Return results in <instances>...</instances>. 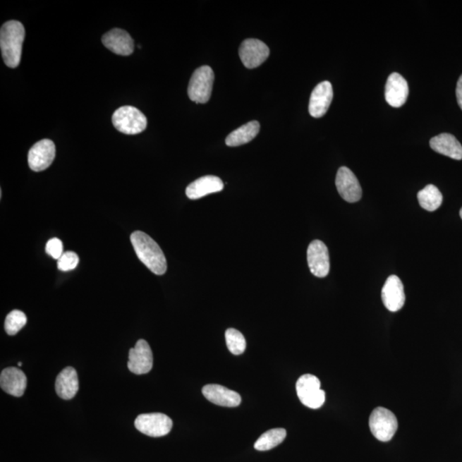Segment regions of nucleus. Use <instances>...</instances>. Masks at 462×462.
Here are the masks:
<instances>
[{"label":"nucleus","mask_w":462,"mask_h":462,"mask_svg":"<svg viewBox=\"0 0 462 462\" xmlns=\"http://www.w3.org/2000/svg\"><path fill=\"white\" fill-rule=\"evenodd\" d=\"M131 243L139 260L156 275H163L167 270V262L162 249L146 233L135 231L130 236Z\"/></svg>","instance_id":"nucleus-1"},{"label":"nucleus","mask_w":462,"mask_h":462,"mask_svg":"<svg viewBox=\"0 0 462 462\" xmlns=\"http://www.w3.org/2000/svg\"><path fill=\"white\" fill-rule=\"evenodd\" d=\"M25 30L18 21H9L3 24L0 30V47L6 66L16 68L21 61L23 44Z\"/></svg>","instance_id":"nucleus-2"},{"label":"nucleus","mask_w":462,"mask_h":462,"mask_svg":"<svg viewBox=\"0 0 462 462\" xmlns=\"http://www.w3.org/2000/svg\"><path fill=\"white\" fill-rule=\"evenodd\" d=\"M112 123L123 134L138 135L146 130L147 119L138 108L126 106L114 112Z\"/></svg>","instance_id":"nucleus-3"},{"label":"nucleus","mask_w":462,"mask_h":462,"mask_svg":"<svg viewBox=\"0 0 462 462\" xmlns=\"http://www.w3.org/2000/svg\"><path fill=\"white\" fill-rule=\"evenodd\" d=\"M214 73L210 66L198 68L193 74L188 87V97L197 104H205L210 99L214 87Z\"/></svg>","instance_id":"nucleus-4"},{"label":"nucleus","mask_w":462,"mask_h":462,"mask_svg":"<svg viewBox=\"0 0 462 462\" xmlns=\"http://www.w3.org/2000/svg\"><path fill=\"white\" fill-rule=\"evenodd\" d=\"M369 427L372 435L381 442H389L399 428V421L394 413L384 408H377L369 419Z\"/></svg>","instance_id":"nucleus-5"},{"label":"nucleus","mask_w":462,"mask_h":462,"mask_svg":"<svg viewBox=\"0 0 462 462\" xmlns=\"http://www.w3.org/2000/svg\"><path fill=\"white\" fill-rule=\"evenodd\" d=\"M318 377L305 375L296 383V392L301 403L312 409H318L324 403L325 392L321 389Z\"/></svg>","instance_id":"nucleus-6"},{"label":"nucleus","mask_w":462,"mask_h":462,"mask_svg":"<svg viewBox=\"0 0 462 462\" xmlns=\"http://www.w3.org/2000/svg\"><path fill=\"white\" fill-rule=\"evenodd\" d=\"M172 420L162 413H144L135 421V427L145 435L159 437L167 435L172 428Z\"/></svg>","instance_id":"nucleus-7"},{"label":"nucleus","mask_w":462,"mask_h":462,"mask_svg":"<svg viewBox=\"0 0 462 462\" xmlns=\"http://www.w3.org/2000/svg\"><path fill=\"white\" fill-rule=\"evenodd\" d=\"M270 55V49L263 42L257 39H247L239 48V56L245 67L255 69L259 67Z\"/></svg>","instance_id":"nucleus-8"},{"label":"nucleus","mask_w":462,"mask_h":462,"mask_svg":"<svg viewBox=\"0 0 462 462\" xmlns=\"http://www.w3.org/2000/svg\"><path fill=\"white\" fill-rule=\"evenodd\" d=\"M154 365V357L147 341L140 339L128 353V367L136 375H146Z\"/></svg>","instance_id":"nucleus-9"},{"label":"nucleus","mask_w":462,"mask_h":462,"mask_svg":"<svg viewBox=\"0 0 462 462\" xmlns=\"http://www.w3.org/2000/svg\"><path fill=\"white\" fill-rule=\"evenodd\" d=\"M336 186L341 198L349 203L359 202L363 196L358 179L348 167H341L337 171Z\"/></svg>","instance_id":"nucleus-10"},{"label":"nucleus","mask_w":462,"mask_h":462,"mask_svg":"<svg viewBox=\"0 0 462 462\" xmlns=\"http://www.w3.org/2000/svg\"><path fill=\"white\" fill-rule=\"evenodd\" d=\"M56 147L51 140L44 139L35 143L29 152V166L34 171H42L51 166L55 159Z\"/></svg>","instance_id":"nucleus-11"},{"label":"nucleus","mask_w":462,"mask_h":462,"mask_svg":"<svg viewBox=\"0 0 462 462\" xmlns=\"http://www.w3.org/2000/svg\"><path fill=\"white\" fill-rule=\"evenodd\" d=\"M308 263L312 274L317 277L327 276L329 272V251L323 242L313 241L308 248Z\"/></svg>","instance_id":"nucleus-12"},{"label":"nucleus","mask_w":462,"mask_h":462,"mask_svg":"<svg viewBox=\"0 0 462 462\" xmlns=\"http://www.w3.org/2000/svg\"><path fill=\"white\" fill-rule=\"evenodd\" d=\"M382 300L389 311L401 310L405 304V293L403 283L399 276H389L382 288Z\"/></svg>","instance_id":"nucleus-13"},{"label":"nucleus","mask_w":462,"mask_h":462,"mask_svg":"<svg viewBox=\"0 0 462 462\" xmlns=\"http://www.w3.org/2000/svg\"><path fill=\"white\" fill-rule=\"evenodd\" d=\"M333 99V88L332 83L322 82L316 86L312 92L309 102V114L313 118H319L327 114Z\"/></svg>","instance_id":"nucleus-14"},{"label":"nucleus","mask_w":462,"mask_h":462,"mask_svg":"<svg viewBox=\"0 0 462 462\" xmlns=\"http://www.w3.org/2000/svg\"><path fill=\"white\" fill-rule=\"evenodd\" d=\"M409 92L408 84L399 73L389 76L385 86V99L392 107H401L407 102Z\"/></svg>","instance_id":"nucleus-15"},{"label":"nucleus","mask_w":462,"mask_h":462,"mask_svg":"<svg viewBox=\"0 0 462 462\" xmlns=\"http://www.w3.org/2000/svg\"><path fill=\"white\" fill-rule=\"evenodd\" d=\"M102 43L104 47L114 54L128 56L133 54L134 41L130 34L120 29H114L103 35Z\"/></svg>","instance_id":"nucleus-16"},{"label":"nucleus","mask_w":462,"mask_h":462,"mask_svg":"<svg viewBox=\"0 0 462 462\" xmlns=\"http://www.w3.org/2000/svg\"><path fill=\"white\" fill-rule=\"evenodd\" d=\"M202 393L211 403L222 407L235 408L242 401L238 393L219 384H207L203 387Z\"/></svg>","instance_id":"nucleus-17"},{"label":"nucleus","mask_w":462,"mask_h":462,"mask_svg":"<svg viewBox=\"0 0 462 462\" xmlns=\"http://www.w3.org/2000/svg\"><path fill=\"white\" fill-rule=\"evenodd\" d=\"M0 385L4 391L10 395L20 397L25 391L27 377L22 370L17 367L4 369L0 375Z\"/></svg>","instance_id":"nucleus-18"},{"label":"nucleus","mask_w":462,"mask_h":462,"mask_svg":"<svg viewBox=\"0 0 462 462\" xmlns=\"http://www.w3.org/2000/svg\"><path fill=\"white\" fill-rule=\"evenodd\" d=\"M224 190V183L218 176H205L188 185L186 195L190 200H198Z\"/></svg>","instance_id":"nucleus-19"},{"label":"nucleus","mask_w":462,"mask_h":462,"mask_svg":"<svg viewBox=\"0 0 462 462\" xmlns=\"http://www.w3.org/2000/svg\"><path fill=\"white\" fill-rule=\"evenodd\" d=\"M55 388L60 399H73L79 389L78 376L75 370L71 367L64 368L56 379Z\"/></svg>","instance_id":"nucleus-20"},{"label":"nucleus","mask_w":462,"mask_h":462,"mask_svg":"<svg viewBox=\"0 0 462 462\" xmlns=\"http://www.w3.org/2000/svg\"><path fill=\"white\" fill-rule=\"evenodd\" d=\"M430 146L440 154L456 160L462 159L461 144L451 134L443 133L435 136L430 140Z\"/></svg>","instance_id":"nucleus-21"},{"label":"nucleus","mask_w":462,"mask_h":462,"mask_svg":"<svg viewBox=\"0 0 462 462\" xmlns=\"http://www.w3.org/2000/svg\"><path fill=\"white\" fill-rule=\"evenodd\" d=\"M260 123L258 121L249 122L231 132L227 136L226 143L229 147H239L250 142L260 132Z\"/></svg>","instance_id":"nucleus-22"},{"label":"nucleus","mask_w":462,"mask_h":462,"mask_svg":"<svg viewBox=\"0 0 462 462\" xmlns=\"http://www.w3.org/2000/svg\"><path fill=\"white\" fill-rule=\"evenodd\" d=\"M287 436L286 430L276 428L269 430L255 442V449L259 451H267L282 444Z\"/></svg>","instance_id":"nucleus-23"},{"label":"nucleus","mask_w":462,"mask_h":462,"mask_svg":"<svg viewBox=\"0 0 462 462\" xmlns=\"http://www.w3.org/2000/svg\"><path fill=\"white\" fill-rule=\"evenodd\" d=\"M418 200L420 207L428 212L436 211L443 202V195L439 188L432 184L427 185L418 193Z\"/></svg>","instance_id":"nucleus-24"},{"label":"nucleus","mask_w":462,"mask_h":462,"mask_svg":"<svg viewBox=\"0 0 462 462\" xmlns=\"http://www.w3.org/2000/svg\"><path fill=\"white\" fill-rule=\"evenodd\" d=\"M226 340L228 349L233 355H242L246 349V340H245L244 336L236 329H227Z\"/></svg>","instance_id":"nucleus-25"},{"label":"nucleus","mask_w":462,"mask_h":462,"mask_svg":"<svg viewBox=\"0 0 462 462\" xmlns=\"http://www.w3.org/2000/svg\"><path fill=\"white\" fill-rule=\"evenodd\" d=\"M26 323L27 317L25 313L19 310L11 311L6 319V332L8 335L14 336L25 327Z\"/></svg>","instance_id":"nucleus-26"},{"label":"nucleus","mask_w":462,"mask_h":462,"mask_svg":"<svg viewBox=\"0 0 462 462\" xmlns=\"http://www.w3.org/2000/svg\"><path fill=\"white\" fill-rule=\"evenodd\" d=\"M79 260V257L75 253L71 251L63 253L58 260V268L62 272L74 270L78 266Z\"/></svg>","instance_id":"nucleus-27"},{"label":"nucleus","mask_w":462,"mask_h":462,"mask_svg":"<svg viewBox=\"0 0 462 462\" xmlns=\"http://www.w3.org/2000/svg\"><path fill=\"white\" fill-rule=\"evenodd\" d=\"M63 243L59 238H52L48 241L46 246V252L48 255L55 260H59L63 254Z\"/></svg>","instance_id":"nucleus-28"},{"label":"nucleus","mask_w":462,"mask_h":462,"mask_svg":"<svg viewBox=\"0 0 462 462\" xmlns=\"http://www.w3.org/2000/svg\"><path fill=\"white\" fill-rule=\"evenodd\" d=\"M456 98H457V103L458 104H459V107L462 110V75H461V78H459V80H458L457 82Z\"/></svg>","instance_id":"nucleus-29"},{"label":"nucleus","mask_w":462,"mask_h":462,"mask_svg":"<svg viewBox=\"0 0 462 462\" xmlns=\"http://www.w3.org/2000/svg\"><path fill=\"white\" fill-rule=\"evenodd\" d=\"M460 216H461V218L462 219V208L461 209V211H460Z\"/></svg>","instance_id":"nucleus-30"},{"label":"nucleus","mask_w":462,"mask_h":462,"mask_svg":"<svg viewBox=\"0 0 462 462\" xmlns=\"http://www.w3.org/2000/svg\"><path fill=\"white\" fill-rule=\"evenodd\" d=\"M18 367H22V363H18Z\"/></svg>","instance_id":"nucleus-31"}]
</instances>
